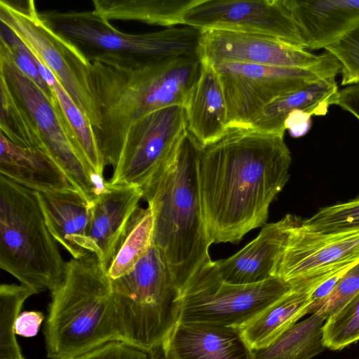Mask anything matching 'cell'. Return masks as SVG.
<instances>
[{
	"mask_svg": "<svg viewBox=\"0 0 359 359\" xmlns=\"http://www.w3.org/2000/svg\"><path fill=\"white\" fill-rule=\"evenodd\" d=\"M292 287L275 277L250 285L227 283L219 276L215 261L210 260L182 290L179 323H208L241 329Z\"/></svg>",
	"mask_w": 359,
	"mask_h": 359,
	"instance_id": "9c48e42d",
	"label": "cell"
},
{
	"mask_svg": "<svg viewBox=\"0 0 359 359\" xmlns=\"http://www.w3.org/2000/svg\"><path fill=\"white\" fill-rule=\"evenodd\" d=\"M0 96V133L48 154L91 204L106 182L88 164L54 95L49 97L26 76L1 43Z\"/></svg>",
	"mask_w": 359,
	"mask_h": 359,
	"instance_id": "277c9868",
	"label": "cell"
},
{
	"mask_svg": "<svg viewBox=\"0 0 359 359\" xmlns=\"http://www.w3.org/2000/svg\"><path fill=\"white\" fill-rule=\"evenodd\" d=\"M311 116L309 113L297 109L290 112L284 121L285 130L293 137L305 135L311 126Z\"/></svg>",
	"mask_w": 359,
	"mask_h": 359,
	"instance_id": "8d00e7d4",
	"label": "cell"
},
{
	"mask_svg": "<svg viewBox=\"0 0 359 359\" xmlns=\"http://www.w3.org/2000/svg\"><path fill=\"white\" fill-rule=\"evenodd\" d=\"M335 104L353 115L359 121V83L339 90Z\"/></svg>",
	"mask_w": 359,
	"mask_h": 359,
	"instance_id": "74e56055",
	"label": "cell"
},
{
	"mask_svg": "<svg viewBox=\"0 0 359 359\" xmlns=\"http://www.w3.org/2000/svg\"><path fill=\"white\" fill-rule=\"evenodd\" d=\"M359 263V228L321 232L304 226L290 215L287 234L272 277L292 285L321 284L336 272Z\"/></svg>",
	"mask_w": 359,
	"mask_h": 359,
	"instance_id": "7c38bea8",
	"label": "cell"
},
{
	"mask_svg": "<svg viewBox=\"0 0 359 359\" xmlns=\"http://www.w3.org/2000/svg\"><path fill=\"white\" fill-rule=\"evenodd\" d=\"M36 292L21 284L0 285V359L23 357L15 333V321L24 302Z\"/></svg>",
	"mask_w": 359,
	"mask_h": 359,
	"instance_id": "f1b7e54d",
	"label": "cell"
},
{
	"mask_svg": "<svg viewBox=\"0 0 359 359\" xmlns=\"http://www.w3.org/2000/svg\"><path fill=\"white\" fill-rule=\"evenodd\" d=\"M212 67L222 87L228 127L245 128L274 100L314 81L336 77L341 69L332 55L323 63L306 69L237 62Z\"/></svg>",
	"mask_w": 359,
	"mask_h": 359,
	"instance_id": "30bf717a",
	"label": "cell"
},
{
	"mask_svg": "<svg viewBox=\"0 0 359 359\" xmlns=\"http://www.w3.org/2000/svg\"><path fill=\"white\" fill-rule=\"evenodd\" d=\"M0 20L52 72L97 131L100 114L92 64L80 47L57 32L33 0H1Z\"/></svg>",
	"mask_w": 359,
	"mask_h": 359,
	"instance_id": "ba28073f",
	"label": "cell"
},
{
	"mask_svg": "<svg viewBox=\"0 0 359 359\" xmlns=\"http://www.w3.org/2000/svg\"><path fill=\"white\" fill-rule=\"evenodd\" d=\"M335 78L314 81L278 97L262 109L250 128L266 133H285L284 121L294 110H302L312 116L327 114L330 106L335 104L339 90Z\"/></svg>",
	"mask_w": 359,
	"mask_h": 359,
	"instance_id": "603a6c76",
	"label": "cell"
},
{
	"mask_svg": "<svg viewBox=\"0 0 359 359\" xmlns=\"http://www.w3.org/2000/svg\"><path fill=\"white\" fill-rule=\"evenodd\" d=\"M45 318L41 311H29L20 313L15 321V333L24 337H33L39 332Z\"/></svg>",
	"mask_w": 359,
	"mask_h": 359,
	"instance_id": "d590c367",
	"label": "cell"
},
{
	"mask_svg": "<svg viewBox=\"0 0 359 359\" xmlns=\"http://www.w3.org/2000/svg\"><path fill=\"white\" fill-rule=\"evenodd\" d=\"M51 292L43 335L50 359H77L121 341L111 279L95 255L66 263L62 281Z\"/></svg>",
	"mask_w": 359,
	"mask_h": 359,
	"instance_id": "5b68a950",
	"label": "cell"
},
{
	"mask_svg": "<svg viewBox=\"0 0 359 359\" xmlns=\"http://www.w3.org/2000/svg\"><path fill=\"white\" fill-rule=\"evenodd\" d=\"M357 264L351 265L341 269L318 285L311 294L312 303L319 302L326 299L333 292L343 276Z\"/></svg>",
	"mask_w": 359,
	"mask_h": 359,
	"instance_id": "f35d334b",
	"label": "cell"
},
{
	"mask_svg": "<svg viewBox=\"0 0 359 359\" xmlns=\"http://www.w3.org/2000/svg\"><path fill=\"white\" fill-rule=\"evenodd\" d=\"M328 318L319 310L292 325L268 346L252 349L255 359H311L327 348L323 325Z\"/></svg>",
	"mask_w": 359,
	"mask_h": 359,
	"instance_id": "484cf974",
	"label": "cell"
},
{
	"mask_svg": "<svg viewBox=\"0 0 359 359\" xmlns=\"http://www.w3.org/2000/svg\"><path fill=\"white\" fill-rule=\"evenodd\" d=\"M309 229L336 232L359 228V196L346 202L320 208L312 216L302 219Z\"/></svg>",
	"mask_w": 359,
	"mask_h": 359,
	"instance_id": "4dcf8cb0",
	"label": "cell"
},
{
	"mask_svg": "<svg viewBox=\"0 0 359 359\" xmlns=\"http://www.w3.org/2000/svg\"><path fill=\"white\" fill-rule=\"evenodd\" d=\"M121 341L147 352L161 346L179 323L181 292L152 245L129 273L111 280Z\"/></svg>",
	"mask_w": 359,
	"mask_h": 359,
	"instance_id": "52a82bcc",
	"label": "cell"
},
{
	"mask_svg": "<svg viewBox=\"0 0 359 359\" xmlns=\"http://www.w3.org/2000/svg\"><path fill=\"white\" fill-rule=\"evenodd\" d=\"M358 294L359 264L343 276L333 292L326 299L319 302L312 303L308 308L307 314H312L322 310L329 318Z\"/></svg>",
	"mask_w": 359,
	"mask_h": 359,
	"instance_id": "836d02e7",
	"label": "cell"
},
{
	"mask_svg": "<svg viewBox=\"0 0 359 359\" xmlns=\"http://www.w3.org/2000/svg\"><path fill=\"white\" fill-rule=\"evenodd\" d=\"M66 263L35 192L0 175V267L38 294L62 281Z\"/></svg>",
	"mask_w": 359,
	"mask_h": 359,
	"instance_id": "8992f818",
	"label": "cell"
},
{
	"mask_svg": "<svg viewBox=\"0 0 359 359\" xmlns=\"http://www.w3.org/2000/svg\"><path fill=\"white\" fill-rule=\"evenodd\" d=\"M325 50L340 64L342 86L359 83V25Z\"/></svg>",
	"mask_w": 359,
	"mask_h": 359,
	"instance_id": "1f68e13d",
	"label": "cell"
},
{
	"mask_svg": "<svg viewBox=\"0 0 359 359\" xmlns=\"http://www.w3.org/2000/svg\"><path fill=\"white\" fill-rule=\"evenodd\" d=\"M182 25L267 35L306 50L285 0H194Z\"/></svg>",
	"mask_w": 359,
	"mask_h": 359,
	"instance_id": "4fadbf2b",
	"label": "cell"
},
{
	"mask_svg": "<svg viewBox=\"0 0 359 359\" xmlns=\"http://www.w3.org/2000/svg\"><path fill=\"white\" fill-rule=\"evenodd\" d=\"M194 0H93V11L106 20L138 21L172 27Z\"/></svg>",
	"mask_w": 359,
	"mask_h": 359,
	"instance_id": "d4e9b609",
	"label": "cell"
},
{
	"mask_svg": "<svg viewBox=\"0 0 359 359\" xmlns=\"http://www.w3.org/2000/svg\"><path fill=\"white\" fill-rule=\"evenodd\" d=\"M269 306L252 321L241 328L252 349L265 347L307 314L311 294L318 285L299 283Z\"/></svg>",
	"mask_w": 359,
	"mask_h": 359,
	"instance_id": "cb8c5ba5",
	"label": "cell"
},
{
	"mask_svg": "<svg viewBox=\"0 0 359 359\" xmlns=\"http://www.w3.org/2000/svg\"><path fill=\"white\" fill-rule=\"evenodd\" d=\"M183 107L188 132L200 145L210 144L225 133L228 128L226 104L217 73L212 65L201 62L199 79Z\"/></svg>",
	"mask_w": 359,
	"mask_h": 359,
	"instance_id": "7402d4cb",
	"label": "cell"
},
{
	"mask_svg": "<svg viewBox=\"0 0 359 359\" xmlns=\"http://www.w3.org/2000/svg\"><path fill=\"white\" fill-rule=\"evenodd\" d=\"M198 56L210 65L237 62L286 68H311L332 57L267 35L222 29L201 30Z\"/></svg>",
	"mask_w": 359,
	"mask_h": 359,
	"instance_id": "9a60e30c",
	"label": "cell"
},
{
	"mask_svg": "<svg viewBox=\"0 0 359 359\" xmlns=\"http://www.w3.org/2000/svg\"><path fill=\"white\" fill-rule=\"evenodd\" d=\"M290 215L264 224L259 235L229 258L215 261L221 279L230 284L250 285L272 277L285 241Z\"/></svg>",
	"mask_w": 359,
	"mask_h": 359,
	"instance_id": "d6986e66",
	"label": "cell"
},
{
	"mask_svg": "<svg viewBox=\"0 0 359 359\" xmlns=\"http://www.w3.org/2000/svg\"><path fill=\"white\" fill-rule=\"evenodd\" d=\"M20 359H25V358L24 357H22V358H20Z\"/></svg>",
	"mask_w": 359,
	"mask_h": 359,
	"instance_id": "60d3db41",
	"label": "cell"
},
{
	"mask_svg": "<svg viewBox=\"0 0 359 359\" xmlns=\"http://www.w3.org/2000/svg\"><path fill=\"white\" fill-rule=\"evenodd\" d=\"M0 148L1 175L14 182L34 191L79 190L46 153L16 145L1 133Z\"/></svg>",
	"mask_w": 359,
	"mask_h": 359,
	"instance_id": "44dd1931",
	"label": "cell"
},
{
	"mask_svg": "<svg viewBox=\"0 0 359 359\" xmlns=\"http://www.w3.org/2000/svg\"><path fill=\"white\" fill-rule=\"evenodd\" d=\"M77 359H151V353L125 342L115 341L107 343Z\"/></svg>",
	"mask_w": 359,
	"mask_h": 359,
	"instance_id": "e575fe53",
	"label": "cell"
},
{
	"mask_svg": "<svg viewBox=\"0 0 359 359\" xmlns=\"http://www.w3.org/2000/svg\"><path fill=\"white\" fill-rule=\"evenodd\" d=\"M142 198V187L106 182L103 190L92 201L88 235L95 255L105 270Z\"/></svg>",
	"mask_w": 359,
	"mask_h": 359,
	"instance_id": "2e32d148",
	"label": "cell"
},
{
	"mask_svg": "<svg viewBox=\"0 0 359 359\" xmlns=\"http://www.w3.org/2000/svg\"><path fill=\"white\" fill-rule=\"evenodd\" d=\"M170 359H255L240 328L178 323L162 344Z\"/></svg>",
	"mask_w": 359,
	"mask_h": 359,
	"instance_id": "e0dca14e",
	"label": "cell"
},
{
	"mask_svg": "<svg viewBox=\"0 0 359 359\" xmlns=\"http://www.w3.org/2000/svg\"><path fill=\"white\" fill-rule=\"evenodd\" d=\"M41 13L57 32L78 46L97 50V53L198 56L201 30L194 27H172L150 33L127 34L116 29L93 11H52Z\"/></svg>",
	"mask_w": 359,
	"mask_h": 359,
	"instance_id": "8fae6325",
	"label": "cell"
},
{
	"mask_svg": "<svg viewBox=\"0 0 359 359\" xmlns=\"http://www.w3.org/2000/svg\"><path fill=\"white\" fill-rule=\"evenodd\" d=\"M284 135L228 127L217 140L199 146L201 208L212 244L238 243L266 224L271 203L290 178Z\"/></svg>",
	"mask_w": 359,
	"mask_h": 359,
	"instance_id": "6da1fadb",
	"label": "cell"
},
{
	"mask_svg": "<svg viewBox=\"0 0 359 359\" xmlns=\"http://www.w3.org/2000/svg\"><path fill=\"white\" fill-rule=\"evenodd\" d=\"M359 340V294L323 325V341L327 348L341 350Z\"/></svg>",
	"mask_w": 359,
	"mask_h": 359,
	"instance_id": "f546056e",
	"label": "cell"
},
{
	"mask_svg": "<svg viewBox=\"0 0 359 359\" xmlns=\"http://www.w3.org/2000/svg\"><path fill=\"white\" fill-rule=\"evenodd\" d=\"M90 62L100 114L95 135L105 165L113 168L132 124L158 109L184 106L201 69L198 56L101 53Z\"/></svg>",
	"mask_w": 359,
	"mask_h": 359,
	"instance_id": "7a4b0ae2",
	"label": "cell"
},
{
	"mask_svg": "<svg viewBox=\"0 0 359 359\" xmlns=\"http://www.w3.org/2000/svg\"><path fill=\"white\" fill-rule=\"evenodd\" d=\"M0 43L6 48L18 68L49 97H52V91L42 77L33 54L13 32L1 23Z\"/></svg>",
	"mask_w": 359,
	"mask_h": 359,
	"instance_id": "d6a6232c",
	"label": "cell"
},
{
	"mask_svg": "<svg viewBox=\"0 0 359 359\" xmlns=\"http://www.w3.org/2000/svg\"><path fill=\"white\" fill-rule=\"evenodd\" d=\"M151 359H170L168 358L162 347V345L150 352Z\"/></svg>",
	"mask_w": 359,
	"mask_h": 359,
	"instance_id": "ab89813d",
	"label": "cell"
},
{
	"mask_svg": "<svg viewBox=\"0 0 359 359\" xmlns=\"http://www.w3.org/2000/svg\"><path fill=\"white\" fill-rule=\"evenodd\" d=\"M154 218L151 208L140 206L131 217L107 270L111 280L133 271L153 245Z\"/></svg>",
	"mask_w": 359,
	"mask_h": 359,
	"instance_id": "83f0119b",
	"label": "cell"
},
{
	"mask_svg": "<svg viewBox=\"0 0 359 359\" xmlns=\"http://www.w3.org/2000/svg\"><path fill=\"white\" fill-rule=\"evenodd\" d=\"M199 143L188 132L142 187L154 218L153 245L162 254L181 292L212 260L202 217L197 174Z\"/></svg>",
	"mask_w": 359,
	"mask_h": 359,
	"instance_id": "3957f363",
	"label": "cell"
},
{
	"mask_svg": "<svg viewBox=\"0 0 359 359\" xmlns=\"http://www.w3.org/2000/svg\"><path fill=\"white\" fill-rule=\"evenodd\" d=\"M34 192L56 241L74 259L95 255L88 235L91 205L82 193L79 190Z\"/></svg>",
	"mask_w": 359,
	"mask_h": 359,
	"instance_id": "ac0fdd59",
	"label": "cell"
},
{
	"mask_svg": "<svg viewBox=\"0 0 359 359\" xmlns=\"http://www.w3.org/2000/svg\"><path fill=\"white\" fill-rule=\"evenodd\" d=\"M306 49L325 48L359 25V0H285Z\"/></svg>",
	"mask_w": 359,
	"mask_h": 359,
	"instance_id": "ffe728a7",
	"label": "cell"
},
{
	"mask_svg": "<svg viewBox=\"0 0 359 359\" xmlns=\"http://www.w3.org/2000/svg\"><path fill=\"white\" fill-rule=\"evenodd\" d=\"M35 59L39 72L49 86L72 128L88 164L98 177L104 179L103 172L106 165L92 124L52 72L37 58Z\"/></svg>",
	"mask_w": 359,
	"mask_h": 359,
	"instance_id": "4316f807",
	"label": "cell"
},
{
	"mask_svg": "<svg viewBox=\"0 0 359 359\" xmlns=\"http://www.w3.org/2000/svg\"><path fill=\"white\" fill-rule=\"evenodd\" d=\"M183 106L152 111L128 129L109 182L142 187L187 131Z\"/></svg>",
	"mask_w": 359,
	"mask_h": 359,
	"instance_id": "5bb4252c",
	"label": "cell"
}]
</instances>
